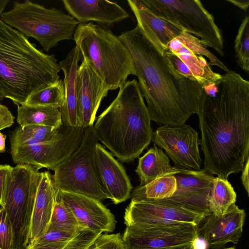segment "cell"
Instances as JSON below:
<instances>
[{
	"label": "cell",
	"mask_w": 249,
	"mask_h": 249,
	"mask_svg": "<svg viewBox=\"0 0 249 249\" xmlns=\"http://www.w3.org/2000/svg\"><path fill=\"white\" fill-rule=\"evenodd\" d=\"M197 114L204 169L228 179L249 158V82L230 71L202 86Z\"/></svg>",
	"instance_id": "cell-1"
},
{
	"label": "cell",
	"mask_w": 249,
	"mask_h": 249,
	"mask_svg": "<svg viewBox=\"0 0 249 249\" xmlns=\"http://www.w3.org/2000/svg\"><path fill=\"white\" fill-rule=\"evenodd\" d=\"M129 51L141 94L151 121L160 125H179L197 114L202 85L177 74L164 50L139 25L118 36Z\"/></svg>",
	"instance_id": "cell-2"
},
{
	"label": "cell",
	"mask_w": 249,
	"mask_h": 249,
	"mask_svg": "<svg viewBox=\"0 0 249 249\" xmlns=\"http://www.w3.org/2000/svg\"><path fill=\"white\" fill-rule=\"evenodd\" d=\"M60 71L53 54L0 19V92L5 98L23 105L34 92L59 80Z\"/></svg>",
	"instance_id": "cell-3"
},
{
	"label": "cell",
	"mask_w": 249,
	"mask_h": 249,
	"mask_svg": "<svg viewBox=\"0 0 249 249\" xmlns=\"http://www.w3.org/2000/svg\"><path fill=\"white\" fill-rule=\"evenodd\" d=\"M93 126L96 137L121 162L139 158L151 141L153 130L137 80H128Z\"/></svg>",
	"instance_id": "cell-4"
},
{
	"label": "cell",
	"mask_w": 249,
	"mask_h": 249,
	"mask_svg": "<svg viewBox=\"0 0 249 249\" xmlns=\"http://www.w3.org/2000/svg\"><path fill=\"white\" fill-rule=\"evenodd\" d=\"M73 39L82 58L109 90L121 88L129 75H135L132 56L118 36L92 22L80 23Z\"/></svg>",
	"instance_id": "cell-5"
},
{
	"label": "cell",
	"mask_w": 249,
	"mask_h": 249,
	"mask_svg": "<svg viewBox=\"0 0 249 249\" xmlns=\"http://www.w3.org/2000/svg\"><path fill=\"white\" fill-rule=\"evenodd\" d=\"M0 19L28 38H34L46 52L61 41L73 39L79 24L59 9L48 8L29 0L14 1L13 8L3 12Z\"/></svg>",
	"instance_id": "cell-6"
},
{
	"label": "cell",
	"mask_w": 249,
	"mask_h": 249,
	"mask_svg": "<svg viewBox=\"0 0 249 249\" xmlns=\"http://www.w3.org/2000/svg\"><path fill=\"white\" fill-rule=\"evenodd\" d=\"M98 142L93 125L84 128L81 144L53 170L52 179L55 191L80 194L100 201L107 198L96 171L95 150Z\"/></svg>",
	"instance_id": "cell-7"
},
{
	"label": "cell",
	"mask_w": 249,
	"mask_h": 249,
	"mask_svg": "<svg viewBox=\"0 0 249 249\" xmlns=\"http://www.w3.org/2000/svg\"><path fill=\"white\" fill-rule=\"evenodd\" d=\"M84 128L63 124L53 140L39 142L27 136L20 126L9 134L10 153L15 163L31 165L39 170H53L81 144Z\"/></svg>",
	"instance_id": "cell-8"
},
{
	"label": "cell",
	"mask_w": 249,
	"mask_h": 249,
	"mask_svg": "<svg viewBox=\"0 0 249 249\" xmlns=\"http://www.w3.org/2000/svg\"><path fill=\"white\" fill-rule=\"evenodd\" d=\"M157 16L180 27L224 56L221 31L199 0H138Z\"/></svg>",
	"instance_id": "cell-9"
},
{
	"label": "cell",
	"mask_w": 249,
	"mask_h": 249,
	"mask_svg": "<svg viewBox=\"0 0 249 249\" xmlns=\"http://www.w3.org/2000/svg\"><path fill=\"white\" fill-rule=\"evenodd\" d=\"M34 166L18 164L13 167L3 207L13 231V249H24L30 241L32 215L41 172Z\"/></svg>",
	"instance_id": "cell-10"
},
{
	"label": "cell",
	"mask_w": 249,
	"mask_h": 249,
	"mask_svg": "<svg viewBox=\"0 0 249 249\" xmlns=\"http://www.w3.org/2000/svg\"><path fill=\"white\" fill-rule=\"evenodd\" d=\"M199 236L198 226L179 222L126 225L122 237L125 249H178L192 246Z\"/></svg>",
	"instance_id": "cell-11"
},
{
	"label": "cell",
	"mask_w": 249,
	"mask_h": 249,
	"mask_svg": "<svg viewBox=\"0 0 249 249\" xmlns=\"http://www.w3.org/2000/svg\"><path fill=\"white\" fill-rule=\"evenodd\" d=\"M131 200L125 210V225L152 226L187 222L197 226L207 216L165 199H153L131 196Z\"/></svg>",
	"instance_id": "cell-12"
},
{
	"label": "cell",
	"mask_w": 249,
	"mask_h": 249,
	"mask_svg": "<svg viewBox=\"0 0 249 249\" xmlns=\"http://www.w3.org/2000/svg\"><path fill=\"white\" fill-rule=\"evenodd\" d=\"M151 140L163 149L178 169L200 170L201 159L197 132L191 126L182 124L163 125L152 134Z\"/></svg>",
	"instance_id": "cell-13"
},
{
	"label": "cell",
	"mask_w": 249,
	"mask_h": 249,
	"mask_svg": "<svg viewBox=\"0 0 249 249\" xmlns=\"http://www.w3.org/2000/svg\"><path fill=\"white\" fill-rule=\"evenodd\" d=\"M173 175L176 180V191L171 197L164 199L207 216L211 214L208 198L214 177L204 169H178Z\"/></svg>",
	"instance_id": "cell-14"
},
{
	"label": "cell",
	"mask_w": 249,
	"mask_h": 249,
	"mask_svg": "<svg viewBox=\"0 0 249 249\" xmlns=\"http://www.w3.org/2000/svg\"><path fill=\"white\" fill-rule=\"evenodd\" d=\"M76 89L78 126L93 125L101 102L109 90L84 60L77 71Z\"/></svg>",
	"instance_id": "cell-15"
},
{
	"label": "cell",
	"mask_w": 249,
	"mask_h": 249,
	"mask_svg": "<svg viewBox=\"0 0 249 249\" xmlns=\"http://www.w3.org/2000/svg\"><path fill=\"white\" fill-rule=\"evenodd\" d=\"M56 199L73 212L87 228L105 232H112L117 221L109 209L100 200L80 194L56 191Z\"/></svg>",
	"instance_id": "cell-16"
},
{
	"label": "cell",
	"mask_w": 249,
	"mask_h": 249,
	"mask_svg": "<svg viewBox=\"0 0 249 249\" xmlns=\"http://www.w3.org/2000/svg\"><path fill=\"white\" fill-rule=\"evenodd\" d=\"M95 161L100 184L107 198L115 204L130 198L133 186L125 169L98 142L95 150Z\"/></svg>",
	"instance_id": "cell-17"
},
{
	"label": "cell",
	"mask_w": 249,
	"mask_h": 249,
	"mask_svg": "<svg viewBox=\"0 0 249 249\" xmlns=\"http://www.w3.org/2000/svg\"><path fill=\"white\" fill-rule=\"evenodd\" d=\"M246 215L243 209L232 204L221 216L212 213L206 216L202 227L198 228V234L213 249H221L229 242L237 244L242 236Z\"/></svg>",
	"instance_id": "cell-18"
},
{
	"label": "cell",
	"mask_w": 249,
	"mask_h": 249,
	"mask_svg": "<svg viewBox=\"0 0 249 249\" xmlns=\"http://www.w3.org/2000/svg\"><path fill=\"white\" fill-rule=\"evenodd\" d=\"M167 49L185 64L202 86L214 82L221 77V74L212 70L203 56L210 57L211 52L193 35L184 31L168 44Z\"/></svg>",
	"instance_id": "cell-19"
},
{
	"label": "cell",
	"mask_w": 249,
	"mask_h": 249,
	"mask_svg": "<svg viewBox=\"0 0 249 249\" xmlns=\"http://www.w3.org/2000/svg\"><path fill=\"white\" fill-rule=\"evenodd\" d=\"M62 2L70 15L79 24L93 21L111 26L129 16L117 3L107 0H63Z\"/></svg>",
	"instance_id": "cell-20"
},
{
	"label": "cell",
	"mask_w": 249,
	"mask_h": 249,
	"mask_svg": "<svg viewBox=\"0 0 249 249\" xmlns=\"http://www.w3.org/2000/svg\"><path fill=\"white\" fill-rule=\"evenodd\" d=\"M127 1L136 17L137 24L147 36L164 50L172 40L184 32L179 26L155 15L138 0Z\"/></svg>",
	"instance_id": "cell-21"
},
{
	"label": "cell",
	"mask_w": 249,
	"mask_h": 249,
	"mask_svg": "<svg viewBox=\"0 0 249 249\" xmlns=\"http://www.w3.org/2000/svg\"><path fill=\"white\" fill-rule=\"evenodd\" d=\"M56 200L52 175L49 171L41 172L33 209L29 244L46 232Z\"/></svg>",
	"instance_id": "cell-22"
},
{
	"label": "cell",
	"mask_w": 249,
	"mask_h": 249,
	"mask_svg": "<svg viewBox=\"0 0 249 249\" xmlns=\"http://www.w3.org/2000/svg\"><path fill=\"white\" fill-rule=\"evenodd\" d=\"M82 56L76 46L69 53L66 58L59 64L64 73L65 97L63 106L59 108L62 123L68 126H78L76 78L78 63Z\"/></svg>",
	"instance_id": "cell-23"
},
{
	"label": "cell",
	"mask_w": 249,
	"mask_h": 249,
	"mask_svg": "<svg viewBox=\"0 0 249 249\" xmlns=\"http://www.w3.org/2000/svg\"><path fill=\"white\" fill-rule=\"evenodd\" d=\"M178 171V168L170 165L168 157L161 148H158L155 143L153 148L139 158L135 170L140 178V185H144L159 178L174 175Z\"/></svg>",
	"instance_id": "cell-24"
},
{
	"label": "cell",
	"mask_w": 249,
	"mask_h": 249,
	"mask_svg": "<svg viewBox=\"0 0 249 249\" xmlns=\"http://www.w3.org/2000/svg\"><path fill=\"white\" fill-rule=\"evenodd\" d=\"M17 121L21 127L26 125H44L59 128L62 117L59 108L51 106H18Z\"/></svg>",
	"instance_id": "cell-25"
},
{
	"label": "cell",
	"mask_w": 249,
	"mask_h": 249,
	"mask_svg": "<svg viewBox=\"0 0 249 249\" xmlns=\"http://www.w3.org/2000/svg\"><path fill=\"white\" fill-rule=\"evenodd\" d=\"M236 194L228 179L214 177L209 198L208 205L211 212L220 217L235 203Z\"/></svg>",
	"instance_id": "cell-26"
},
{
	"label": "cell",
	"mask_w": 249,
	"mask_h": 249,
	"mask_svg": "<svg viewBox=\"0 0 249 249\" xmlns=\"http://www.w3.org/2000/svg\"><path fill=\"white\" fill-rule=\"evenodd\" d=\"M87 229L68 207L61 201L56 200L46 232L54 231L76 234Z\"/></svg>",
	"instance_id": "cell-27"
},
{
	"label": "cell",
	"mask_w": 249,
	"mask_h": 249,
	"mask_svg": "<svg viewBox=\"0 0 249 249\" xmlns=\"http://www.w3.org/2000/svg\"><path fill=\"white\" fill-rule=\"evenodd\" d=\"M176 189V180L173 175L156 178L144 185H139L131 196L148 199H162L171 197Z\"/></svg>",
	"instance_id": "cell-28"
},
{
	"label": "cell",
	"mask_w": 249,
	"mask_h": 249,
	"mask_svg": "<svg viewBox=\"0 0 249 249\" xmlns=\"http://www.w3.org/2000/svg\"><path fill=\"white\" fill-rule=\"evenodd\" d=\"M65 90L64 82H57L32 94L24 105L30 106H51L61 107L64 102Z\"/></svg>",
	"instance_id": "cell-29"
},
{
	"label": "cell",
	"mask_w": 249,
	"mask_h": 249,
	"mask_svg": "<svg viewBox=\"0 0 249 249\" xmlns=\"http://www.w3.org/2000/svg\"><path fill=\"white\" fill-rule=\"evenodd\" d=\"M237 62L241 69L249 73V17L246 16L239 28L234 41Z\"/></svg>",
	"instance_id": "cell-30"
},
{
	"label": "cell",
	"mask_w": 249,
	"mask_h": 249,
	"mask_svg": "<svg viewBox=\"0 0 249 249\" xmlns=\"http://www.w3.org/2000/svg\"><path fill=\"white\" fill-rule=\"evenodd\" d=\"M60 128L57 129L51 126L34 125H26L22 127L21 129L29 137L38 142H44L54 140L58 136Z\"/></svg>",
	"instance_id": "cell-31"
},
{
	"label": "cell",
	"mask_w": 249,
	"mask_h": 249,
	"mask_svg": "<svg viewBox=\"0 0 249 249\" xmlns=\"http://www.w3.org/2000/svg\"><path fill=\"white\" fill-rule=\"evenodd\" d=\"M13 231L9 216L3 207L0 209V249H13Z\"/></svg>",
	"instance_id": "cell-32"
},
{
	"label": "cell",
	"mask_w": 249,
	"mask_h": 249,
	"mask_svg": "<svg viewBox=\"0 0 249 249\" xmlns=\"http://www.w3.org/2000/svg\"><path fill=\"white\" fill-rule=\"evenodd\" d=\"M88 249H125L120 233L101 234Z\"/></svg>",
	"instance_id": "cell-33"
},
{
	"label": "cell",
	"mask_w": 249,
	"mask_h": 249,
	"mask_svg": "<svg viewBox=\"0 0 249 249\" xmlns=\"http://www.w3.org/2000/svg\"><path fill=\"white\" fill-rule=\"evenodd\" d=\"M13 167L10 165H0V205L3 207L6 191L10 183Z\"/></svg>",
	"instance_id": "cell-34"
},
{
	"label": "cell",
	"mask_w": 249,
	"mask_h": 249,
	"mask_svg": "<svg viewBox=\"0 0 249 249\" xmlns=\"http://www.w3.org/2000/svg\"><path fill=\"white\" fill-rule=\"evenodd\" d=\"M14 119L8 108L0 104V130L12 125Z\"/></svg>",
	"instance_id": "cell-35"
},
{
	"label": "cell",
	"mask_w": 249,
	"mask_h": 249,
	"mask_svg": "<svg viewBox=\"0 0 249 249\" xmlns=\"http://www.w3.org/2000/svg\"><path fill=\"white\" fill-rule=\"evenodd\" d=\"M249 158L244 163L243 168L242 170V173L241 177L242 184L244 186L248 196L249 195Z\"/></svg>",
	"instance_id": "cell-36"
},
{
	"label": "cell",
	"mask_w": 249,
	"mask_h": 249,
	"mask_svg": "<svg viewBox=\"0 0 249 249\" xmlns=\"http://www.w3.org/2000/svg\"><path fill=\"white\" fill-rule=\"evenodd\" d=\"M226 1L232 3L234 5L239 7L246 12L249 8V0H226Z\"/></svg>",
	"instance_id": "cell-37"
},
{
	"label": "cell",
	"mask_w": 249,
	"mask_h": 249,
	"mask_svg": "<svg viewBox=\"0 0 249 249\" xmlns=\"http://www.w3.org/2000/svg\"><path fill=\"white\" fill-rule=\"evenodd\" d=\"M207 244L206 241L200 236L196 238L193 242V249H206Z\"/></svg>",
	"instance_id": "cell-38"
},
{
	"label": "cell",
	"mask_w": 249,
	"mask_h": 249,
	"mask_svg": "<svg viewBox=\"0 0 249 249\" xmlns=\"http://www.w3.org/2000/svg\"><path fill=\"white\" fill-rule=\"evenodd\" d=\"M6 136L0 132V153L5 151V139Z\"/></svg>",
	"instance_id": "cell-39"
},
{
	"label": "cell",
	"mask_w": 249,
	"mask_h": 249,
	"mask_svg": "<svg viewBox=\"0 0 249 249\" xmlns=\"http://www.w3.org/2000/svg\"><path fill=\"white\" fill-rule=\"evenodd\" d=\"M8 2L7 0H0V16L3 13Z\"/></svg>",
	"instance_id": "cell-40"
},
{
	"label": "cell",
	"mask_w": 249,
	"mask_h": 249,
	"mask_svg": "<svg viewBox=\"0 0 249 249\" xmlns=\"http://www.w3.org/2000/svg\"><path fill=\"white\" fill-rule=\"evenodd\" d=\"M5 98L4 96L0 92V102Z\"/></svg>",
	"instance_id": "cell-41"
},
{
	"label": "cell",
	"mask_w": 249,
	"mask_h": 249,
	"mask_svg": "<svg viewBox=\"0 0 249 249\" xmlns=\"http://www.w3.org/2000/svg\"><path fill=\"white\" fill-rule=\"evenodd\" d=\"M178 249H193V248H192V246L182 248Z\"/></svg>",
	"instance_id": "cell-42"
},
{
	"label": "cell",
	"mask_w": 249,
	"mask_h": 249,
	"mask_svg": "<svg viewBox=\"0 0 249 249\" xmlns=\"http://www.w3.org/2000/svg\"><path fill=\"white\" fill-rule=\"evenodd\" d=\"M24 249H33V248L28 246L26 248H25Z\"/></svg>",
	"instance_id": "cell-43"
},
{
	"label": "cell",
	"mask_w": 249,
	"mask_h": 249,
	"mask_svg": "<svg viewBox=\"0 0 249 249\" xmlns=\"http://www.w3.org/2000/svg\"><path fill=\"white\" fill-rule=\"evenodd\" d=\"M225 249H236L235 248L232 247L229 248Z\"/></svg>",
	"instance_id": "cell-44"
}]
</instances>
